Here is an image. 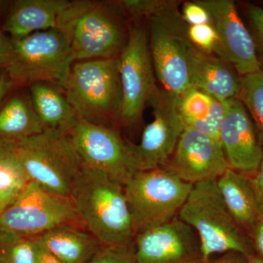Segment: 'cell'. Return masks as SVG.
Listing matches in <instances>:
<instances>
[{
	"label": "cell",
	"instance_id": "cell-28",
	"mask_svg": "<svg viewBox=\"0 0 263 263\" xmlns=\"http://www.w3.org/2000/svg\"><path fill=\"white\" fill-rule=\"evenodd\" d=\"M88 263H136L135 241L126 245H103Z\"/></svg>",
	"mask_w": 263,
	"mask_h": 263
},
{
	"label": "cell",
	"instance_id": "cell-33",
	"mask_svg": "<svg viewBox=\"0 0 263 263\" xmlns=\"http://www.w3.org/2000/svg\"><path fill=\"white\" fill-rule=\"evenodd\" d=\"M12 53V43L0 29V70L5 68Z\"/></svg>",
	"mask_w": 263,
	"mask_h": 263
},
{
	"label": "cell",
	"instance_id": "cell-31",
	"mask_svg": "<svg viewBox=\"0 0 263 263\" xmlns=\"http://www.w3.org/2000/svg\"><path fill=\"white\" fill-rule=\"evenodd\" d=\"M249 18L254 32H255L256 41L257 44H255L256 49L259 48L258 60L260 67H263V8L261 7L252 5L248 8Z\"/></svg>",
	"mask_w": 263,
	"mask_h": 263
},
{
	"label": "cell",
	"instance_id": "cell-8",
	"mask_svg": "<svg viewBox=\"0 0 263 263\" xmlns=\"http://www.w3.org/2000/svg\"><path fill=\"white\" fill-rule=\"evenodd\" d=\"M148 46L156 78L180 96L190 86L189 62L193 44L177 3L148 19Z\"/></svg>",
	"mask_w": 263,
	"mask_h": 263
},
{
	"label": "cell",
	"instance_id": "cell-20",
	"mask_svg": "<svg viewBox=\"0 0 263 263\" xmlns=\"http://www.w3.org/2000/svg\"><path fill=\"white\" fill-rule=\"evenodd\" d=\"M33 108L43 129L69 135L79 117L67 101L60 86L47 82H36L29 86Z\"/></svg>",
	"mask_w": 263,
	"mask_h": 263
},
{
	"label": "cell",
	"instance_id": "cell-12",
	"mask_svg": "<svg viewBox=\"0 0 263 263\" xmlns=\"http://www.w3.org/2000/svg\"><path fill=\"white\" fill-rule=\"evenodd\" d=\"M148 105L153 109L154 120L145 127L138 144L130 143L137 172L164 167L184 129L179 96L158 89Z\"/></svg>",
	"mask_w": 263,
	"mask_h": 263
},
{
	"label": "cell",
	"instance_id": "cell-37",
	"mask_svg": "<svg viewBox=\"0 0 263 263\" xmlns=\"http://www.w3.org/2000/svg\"><path fill=\"white\" fill-rule=\"evenodd\" d=\"M254 245L259 254V258L263 261V220L259 221L252 233Z\"/></svg>",
	"mask_w": 263,
	"mask_h": 263
},
{
	"label": "cell",
	"instance_id": "cell-1",
	"mask_svg": "<svg viewBox=\"0 0 263 263\" xmlns=\"http://www.w3.org/2000/svg\"><path fill=\"white\" fill-rule=\"evenodd\" d=\"M113 1L73 0L59 15L75 62L119 58L127 44L129 24Z\"/></svg>",
	"mask_w": 263,
	"mask_h": 263
},
{
	"label": "cell",
	"instance_id": "cell-23",
	"mask_svg": "<svg viewBox=\"0 0 263 263\" xmlns=\"http://www.w3.org/2000/svg\"><path fill=\"white\" fill-rule=\"evenodd\" d=\"M44 132L29 91L12 95L0 108V137L21 141Z\"/></svg>",
	"mask_w": 263,
	"mask_h": 263
},
{
	"label": "cell",
	"instance_id": "cell-21",
	"mask_svg": "<svg viewBox=\"0 0 263 263\" xmlns=\"http://www.w3.org/2000/svg\"><path fill=\"white\" fill-rule=\"evenodd\" d=\"M179 111L184 127L219 141L226 104L190 86L179 96Z\"/></svg>",
	"mask_w": 263,
	"mask_h": 263
},
{
	"label": "cell",
	"instance_id": "cell-25",
	"mask_svg": "<svg viewBox=\"0 0 263 263\" xmlns=\"http://www.w3.org/2000/svg\"><path fill=\"white\" fill-rule=\"evenodd\" d=\"M35 237L0 231V263H36Z\"/></svg>",
	"mask_w": 263,
	"mask_h": 263
},
{
	"label": "cell",
	"instance_id": "cell-2",
	"mask_svg": "<svg viewBox=\"0 0 263 263\" xmlns=\"http://www.w3.org/2000/svg\"><path fill=\"white\" fill-rule=\"evenodd\" d=\"M70 199L85 228L102 245H126L134 240L131 214L120 183L84 166Z\"/></svg>",
	"mask_w": 263,
	"mask_h": 263
},
{
	"label": "cell",
	"instance_id": "cell-19",
	"mask_svg": "<svg viewBox=\"0 0 263 263\" xmlns=\"http://www.w3.org/2000/svg\"><path fill=\"white\" fill-rule=\"evenodd\" d=\"M216 181L235 222L243 231L252 235L261 218L251 179L230 167Z\"/></svg>",
	"mask_w": 263,
	"mask_h": 263
},
{
	"label": "cell",
	"instance_id": "cell-30",
	"mask_svg": "<svg viewBox=\"0 0 263 263\" xmlns=\"http://www.w3.org/2000/svg\"><path fill=\"white\" fill-rule=\"evenodd\" d=\"M181 15L184 22L190 26L211 24L209 12L197 1L185 3Z\"/></svg>",
	"mask_w": 263,
	"mask_h": 263
},
{
	"label": "cell",
	"instance_id": "cell-36",
	"mask_svg": "<svg viewBox=\"0 0 263 263\" xmlns=\"http://www.w3.org/2000/svg\"><path fill=\"white\" fill-rule=\"evenodd\" d=\"M249 257L238 252H228L219 258L205 263H249Z\"/></svg>",
	"mask_w": 263,
	"mask_h": 263
},
{
	"label": "cell",
	"instance_id": "cell-14",
	"mask_svg": "<svg viewBox=\"0 0 263 263\" xmlns=\"http://www.w3.org/2000/svg\"><path fill=\"white\" fill-rule=\"evenodd\" d=\"M136 263H204L196 232L176 216L135 236Z\"/></svg>",
	"mask_w": 263,
	"mask_h": 263
},
{
	"label": "cell",
	"instance_id": "cell-22",
	"mask_svg": "<svg viewBox=\"0 0 263 263\" xmlns=\"http://www.w3.org/2000/svg\"><path fill=\"white\" fill-rule=\"evenodd\" d=\"M37 237L63 263H88L103 246L86 228L70 224L53 228Z\"/></svg>",
	"mask_w": 263,
	"mask_h": 263
},
{
	"label": "cell",
	"instance_id": "cell-4",
	"mask_svg": "<svg viewBox=\"0 0 263 263\" xmlns=\"http://www.w3.org/2000/svg\"><path fill=\"white\" fill-rule=\"evenodd\" d=\"M178 216L196 232L204 263L214 254L238 252L248 257L255 255L245 232L228 211L216 180L194 184Z\"/></svg>",
	"mask_w": 263,
	"mask_h": 263
},
{
	"label": "cell",
	"instance_id": "cell-5",
	"mask_svg": "<svg viewBox=\"0 0 263 263\" xmlns=\"http://www.w3.org/2000/svg\"><path fill=\"white\" fill-rule=\"evenodd\" d=\"M10 41L11 57L5 69L15 88L47 82L64 90L75 59L59 29L40 31Z\"/></svg>",
	"mask_w": 263,
	"mask_h": 263
},
{
	"label": "cell",
	"instance_id": "cell-38",
	"mask_svg": "<svg viewBox=\"0 0 263 263\" xmlns=\"http://www.w3.org/2000/svg\"><path fill=\"white\" fill-rule=\"evenodd\" d=\"M249 263H263L262 259L259 258L257 256L254 255L249 258Z\"/></svg>",
	"mask_w": 263,
	"mask_h": 263
},
{
	"label": "cell",
	"instance_id": "cell-10",
	"mask_svg": "<svg viewBox=\"0 0 263 263\" xmlns=\"http://www.w3.org/2000/svg\"><path fill=\"white\" fill-rule=\"evenodd\" d=\"M85 228L72 200L29 181L14 202L0 214V231L37 237L63 226Z\"/></svg>",
	"mask_w": 263,
	"mask_h": 263
},
{
	"label": "cell",
	"instance_id": "cell-29",
	"mask_svg": "<svg viewBox=\"0 0 263 263\" xmlns=\"http://www.w3.org/2000/svg\"><path fill=\"white\" fill-rule=\"evenodd\" d=\"M188 36L193 46L208 53H215L218 37L212 24L188 27Z\"/></svg>",
	"mask_w": 263,
	"mask_h": 263
},
{
	"label": "cell",
	"instance_id": "cell-13",
	"mask_svg": "<svg viewBox=\"0 0 263 263\" xmlns=\"http://www.w3.org/2000/svg\"><path fill=\"white\" fill-rule=\"evenodd\" d=\"M206 9L215 29L218 45L214 54L234 67L240 76L262 70L253 37L230 0L197 1Z\"/></svg>",
	"mask_w": 263,
	"mask_h": 263
},
{
	"label": "cell",
	"instance_id": "cell-9",
	"mask_svg": "<svg viewBox=\"0 0 263 263\" xmlns=\"http://www.w3.org/2000/svg\"><path fill=\"white\" fill-rule=\"evenodd\" d=\"M119 60L122 101L118 127L135 129L146 104L157 92L156 75L148 46V31L141 22L129 24V36Z\"/></svg>",
	"mask_w": 263,
	"mask_h": 263
},
{
	"label": "cell",
	"instance_id": "cell-35",
	"mask_svg": "<svg viewBox=\"0 0 263 263\" xmlns=\"http://www.w3.org/2000/svg\"><path fill=\"white\" fill-rule=\"evenodd\" d=\"M35 241L37 247L36 263H63L42 245L37 237H35Z\"/></svg>",
	"mask_w": 263,
	"mask_h": 263
},
{
	"label": "cell",
	"instance_id": "cell-16",
	"mask_svg": "<svg viewBox=\"0 0 263 263\" xmlns=\"http://www.w3.org/2000/svg\"><path fill=\"white\" fill-rule=\"evenodd\" d=\"M226 112L219 133L230 168L245 175L255 174L263 159L252 121L238 98L224 102Z\"/></svg>",
	"mask_w": 263,
	"mask_h": 263
},
{
	"label": "cell",
	"instance_id": "cell-39",
	"mask_svg": "<svg viewBox=\"0 0 263 263\" xmlns=\"http://www.w3.org/2000/svg\"><path fill=\"white\" fill-rule=\"evenodd\" d=\"M3 2L0 1V13H1L2 8H3Z\"/></svg>",
	"mask_w": 263,
	"mask_h": 263
},
{
	"label": "cell",
	"instance_id": "cell-6",
	"mask_svg": "<svg viewBox=\"0 0 263 263\" xmlns=\"http://www.w3.org/2000/svg\"><path fill=\"white\" fill-rule=\"evenodd\" d=\"M193 186L164 167L133 175L124 188L135 236L179 216Z\"/></svg>",
	"mask_w": 263,
	"mask_h": 263
},
{
	"label": "cell",
	"instance_id": "cell-17",
	"mask_svg": "<svg viewBox=\"0 0 263 263\" xmlns=\"http://www.w3.org/2000/svg\"><path fill=\"white\" fill-rule=\"evenodd\" d=\"M190 86L219 100L227 102L238 98L241 76L220 57L193 46L189 62Z\"/></svg>",
	"mask_w": 263,
	"mask_h": 263
},
{
	"label": "cell",
	"instance_id": "cell-3",
	"mask_svg": "<svg viewBox=\"0 0 263 263\" xmlns=\"http://www.w3.org/2000/svg\"><path fill=\"white\" fill-rule=\"evenodd\" d=\"M64 91L80 119L118 129L122 101L119 58L74 62Z\"/></svg>",
	"mask_w": 263,
	"mask_h": 263
},
{
	"label": "cell",
	"instance_id": "cell-11",
	"mask_svg": "<svg viewBox=\"0 0 263 263\" xmlns=\"http://www.w3.org/2000/svg\"><path fill=\"white\" fill-rule=\"evenodd\" d=\"M69 136L88 168L106 175L123 186L137 172L130 143L119 129L95 125L79 118Z\"/></svg>",
	"mask_w": 263,
	"mask_h": 263
},
{
	"label": "cell",
	"instance_id": "cell-32",
	"mask_svg": "<svg viewBox=\"0 0 263 263\" xmlns=\"http://www.w3.org/2000/svg\"><path fill=\"white\" fill-rule=\"evenodd\" d=\"M251 182L257 199L261 220H263V159L258 171L254 174L253 179H251Z\"/></svg>",
	"mask_w": 263,
	"mask_h": 263
},
{
	"label": "cell",
	"instance_id": "cell-15",
	"mask_svg": "<svg viewBox=\"0 0 263 263\" xmlns=\"http://www.w3.org/2000/svg\"><path fill=\"white\" fill-rule=\"evenodd\" d=\"M164 167L184 182L216 180L230 168L220 142L184 127L171 159Z\"/></svg>",
	"mask_w": 263,
	"mask_h": 263
},
{
	"label": "cell",
	"instance_id": "cell-18",
	"mask_svg": "<svg viewBox=\"0 0 263 263\" xmlns=\"http://www.w3.org/2000/svg\"><path fill=\"white\" fill-rule=\"evenodd\" d=\"M69 0H17L12 3L2 31L12 41L40 31L56 29L59 15Z\"/></svg>",
	"mask_w": 263,
	"mask_h": 263
},
{
	"label": "cell",
	"instance_id": "cell-34",
	"mask_svg": "<svg viewBox=\"0 0 263 263\" xmlns=\"http://www.w3.org/2000/svg\"><path fill=\"white\" fill-rule=\"evenodd\" d=\"M13 81L8 75L6 69L0 70V108L10 95V91L14 89Z\"/></svg>",
	"mask_w": 263,
	"mask_h": 263
},
{
	"label": "cell",
	"instance_id": "cell-26",
	"mask_svg": "<svg viewBox=\"0 0 263 263\" xmlns=\"http://www.w3.org/2000/svg\"><path fill=\"white\" fill-rule=\"evenodd\" d=\"M238 100L253 117L259 139L263 143V71L241 77Z\"/></svg>",
	"mask_w": 263,
	"mask_h": 263
},
{
	"label": "cell",
	"instance_id": "cell-27",
	"mask_svg": "<svg viewBox=\"0 0 263 263\" xmlns=\"http://www.w3.org/2000/svg\"><path fill=\"white\" fill-rule=\"evenodd\" d=\"M114 4L126 18L133 22H141L167 10L176 4L175 1L165 0H115Z\"/></svg>",
	"mask_w": 263,
	"mask_h": 263
},
{
	"label": "cell",
	"instance_id": "cell-7",
	"mask_svg": "<svg viewBox=\"0 0 263 263\" xmlns=\"http://www.w3.org/2000/svg\"><path fill=\"white\" fill-rule=\"evenodd\" d=\"M21 160L29 181L47 191L70 198L84 164L69 135L45 130L18 141Z\"/></svg>",
	"mask_w": 263,
	"mask_h": 263
},
{
	"label": "cell",
	"instance_id": "cell-24",
	"mask_svg": "<svg viewBox=\"0 0 263 263\" xmlns=\"http://www.w3.org/2000/svg\"><path fill=\"white\" fill-rule=\"evenodd\" d=\"M29 181L19 155L18 141L0 137V214Z\"/></svg>",
	"mask_w": 263,
	"mask_h": 263
}]
</instances>
